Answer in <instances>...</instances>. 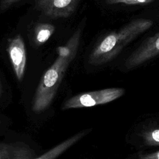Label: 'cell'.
Returning a JSON list of instances; mask_svg holds the SVG:
<instances>
[{
  "label": "cell",
  "mask_w": 159,
  "mask_h": 159,
  "mask_svg": "<svg viewBox=\"0 0 159 159\" xmlns=\"http://www.w3.org/2000/svg\"><path fill=\"white\" fill-rule=\"evenodd\" d=\"M81 32V29L76 30L65 45L57 48V58L45 72L36 89L32 107L34 112H42L52 103L69 65L76 55Z\"/></svg>",
  "instance_id": "cell-1"
},
{
  "label": "cell",
  "mask_w": 159,
  "mask_h": 159,
  "mask_svg": "<svg viewBox=\"0 0 159 159\" xmlns=\"http://www.w3.org/2000/svg\"><path fill=\"white\" fill-rule=\"evenodd\" d=\"M153 22L148 19H136L130 21L117 31L107 34L93 48L88 62L93 65L106 63L116 57L139 35L149 29Z\"/></svg>",
  "instance_id": "cell-2"
},
{
  "label": "cell",
  "mask_w": 159,
  "mask_h": 159,
  "mask_svg": "<svg viewBox=\"0 0 159 159\" xmlns=\"http://www.w3.org/2000/svg\"><path fill=\"white\" fill-rule=\"evenodd\" d=\"M124 93V89L121 88H107L83 93L67 99L63 104L61 109L66 110L104 104L119 98Z\"/></svg>",
  "instance_id": "cell-3"
},
{
  "label": "cell",
  "mask_w": 159,
  "mask_h": 159,
  "mask_svg": "<svg viewBox=\"0 0 159 159\" xmlns=\"http://www.w3.org/2000/svg\"><path fill=\"white\" fill-rule=\"evenodd\" d=\"M7 52L15 75L20 81L24 78L27 58L25 43L20 34L8 40Z\"/></svg>",
  "instance_id": "cell-4"
},
{
  "label": "cell",
  "mask_w": 159,
  "mask_h": 159,
  "mask_svg": "<svg viewBox=\"0 0 159 159\" xmlns=\"http://www.w3.org/2000/svg\"><path fill=\"white\" fill-rule=\"evenodd\" d=\"M80 0H35L36 8L52 18H66L76 10Z\"/></svg>",
  "instance_id": "cell-5"
},
{
  "label": "cell",
  "mask_w": 159,
  "mask_h": 159,
  "mask_svg": "<svg viewBox=\"0 0 159 159\" xmlns=\"http://www.w3.org/2000/svg\"><path fill=\"white\" fill-rule=\"evenodd\" d=\"M159 54V32L148 37L126 60L127 69L135 68Z\"/></svg>",
  "instance_id": "cell-6"
},
{
  "label": "cell",
  "mask_w": 159,
  "mask_h": 159,
  "mask_svg": "<svg viewBox=\"0 0 159 159\" xmlns=\"http://www.w3.org/2000/svg\"><path fill=\"white\" fill-rule=\"evenodd\" d=\"M35 152L22 143H0V159H34Z\"/></svg>",
  "instance_id": "cell-7"
},
{
  "label": "cell",
  "mask_w": 159,
  "mask_h": 159,
  "mask_svg": "<svg viewBox=\"0 0 159 159\" xmlns=\"http://www.w3.org/2000/svg\"><path fill=\"white\" fill-rule=\"evenodd\" d=\"M90 131L91 129L81 131L68 138V139L63 141L47 152L44 153L43 155L39 157H36L34 159H56L68 148L71 147L72 145L83 138Z\"/></svg>",
  "instance_id": "cell-8"
},
{
  "label": "cell",
  "mask_w": 159,
  "mask_h": 159,
  "mask_svg": "<svg viewBox=\"0 0 159 159\" xmlns=\"http://www.w3.org/2000/svg\"><path fill=\"white\" fill-rule=\"evenodd\" d=\"M55 27L50 24H37L34 28V40L38 45L45 43L55 32Z\"/></svg>",
  "instance_id": "cell-9"
},
{
  "label": "cell",
  "mask_w": 159,
  "mask_h": 159,
  "mask_svg": "<svg viewBox=\"0 0 159 159\" xmlns=\"http://www.w3.org/2000/svg\"><path fill=\"white\" fill-rule=\"evenodd\" d=\"M145 143L148 146L159 145V127L150 129L143 134Z\"/></svg>",
  "instance_id": "cell-10"
},
{
  "label": "cell",
  "mask_w": 159,
  "mask_h": 159,
  "mask_svg": "<svg viewBox=\"0 0 159 159\" xmlns=\"http://www.w3.org/2000/svg\"><path fill=\"white\" fill-rule=\"evenodd\" d=\"M155 0H106L107 4H125L127 5H139L152 3Z\"/></svg>",
  "instance_id": "cell-11"
},
{
  "label": "cell",
  "mask_w": 159,
  "mask_h": 159,
  "mask_svg": "<svg viewBox=\"0 0 159 159\" xmlns=\"http://www.w3.org/2000/svg\"><path fill=\"white\" fill-rule=\"evenodd\" d=\"M20 0H0L1 9L4 11Z\"/></svg>",
  "instance_id": "cell-12"
},
{
  "label": "cell",
  "mask_w": 159,
  "mask_h": 159,
  "mask_svg": "<svg viewBox=\"0 0 159 159\" xmlns=\"http://www.w3.org/2000/svg\"><path fill=\"white\" fill-rule=\"evenodd\" d=\"M139 159H159V150L151 153L141 155Z\"/></svg>",
  "instance_id": "cell-13"
},
{
  "label": "cell",
  "mask_w": 159,
  "mask_h": 159,
  "mask_svg": "<svg viewBox=\"0 0 159 159\" xmlns=\"http://www.w3.org/2000/svg\"><path fill=\"white\" fill-rule=\"evenodd\" d=\"M0 93H1V86H0Z\"/></svg>",
  "instance_id": "cell-14"
},
{
  "label": "cell",
  "mask_w": 159,
  "mask_h": 159,
  "mask_svg": "<svg viewBox=\"0 0 159 159\" xmlns=\"http://www.w3.org/2000/svg\"><path fill=\"white\" fill-rule=\"evenodd\" d=\"M1 122V119H0V123Z\"/></svg>",
  "instance_id": "cell-15"
}]
</instances>
